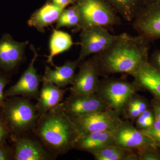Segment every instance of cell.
Wrapping results in <instances>:
<instances>
[{
  "instance_id": "cell-11",
  "label": "cell",
  "mask_w": 160,
  "mask_h": 160,
  "mask_svg": "<svg viewBox=\"0 0 160 160\" xmlns=\"http://www.w3.org/2000/svg\"><path fill=\"white\" fill-rule=\"evenodd\" d=\"M132 24L138 35L149 42L160 39V2L145 6Z\"/></svg>"
},
{
  "instance_id": "cell-23",
  "label": "cell",
  "mask_w": 160,
  "mask_h": 160,
  "mask_svg": "<svg viewBox=\"0 0 160 160\" xmlns=\"http://www.w3.org/2000/svg\"><path fill=\"white\" fill-rule=\"evenodd\" d=\"M80 23L79 11L75 3L62 11L57 21V29L63 27H76L78 29Z\"/></svg>"
},
{
  "instance_id": "cell-33",
  "label": "cell",
  "mask_w": 160,
  "mask_h": 160,
  "mask_svg": "<svg viewBox=\"0 0 160 160\" xmlns=\"http://www.w3.org/2000/svg\"><path fill=\"white\" fill-rule=\"evenodd\" d=\"M149 62L152 66L160 70V49H157L152 52Z\"/></svg>"
},
{
  "instance_id": "cell-10",
  "label": "cell",
  "mask_w": 160,
  "mask_h": 160,
  "mask_svg": "<svg viewBox=\"0 0 160 160\" xmlns=\"http://www.w3.org/2000/svg\"><path fill=\"white\" fill-rule=\"evenodd\" d=\"M63 109L71 118L80 117L109 109L96 94H70L62 102Z\"/></svg>"
},
{
  "instance_id": "cell-31",
  "label": "cell",
  "mask_w": 160,
  "mask_h": 160,
  "mask_svg": "<svg viewBox=\"0 0 160 160\" xmlns=\"http://www.w3.org/2000/svg\"><path fill=\"white\" fill-rule=\"evenodd\" d=\"M10 138V133L6 124L0 117V145L7 144V140Z\"/></svg>"
},
{
  "instance_id": "cell-20",
  "label": "cell",
  "mask_w": 160,
  "mask_h": 160,
  "mask_svg": "<svg viewBox=\"0 0 160 160\" xmlns=\"http://www.w3.org/2000/svg\"><path fill=\"white\" fill-rule=\"evenodd\" d=\"M113 11L129 22L132 21L146 6L145 0H104Z\"/></svg>"
},
{
  "instance_id": "cell-15",
  "label": "cell",
  "mask_w": 160,
  "mask_h": 160,
  "mask_svg": "<svg viewBox=\"0 0 160 160\" xmlns=\"http://www.w3.org/2000/svg\"><path fill=\"white\" fill-rule=\"evenodd\" d=\"M133 82L141 89L147 90L153 98L160 99V70L149 61L144 63L132 73Z\"/></svg>"
},
{
  "instance_id": "cell-9",
  "label": "cell",
  "mask_w": 160,
  "mask_h": 160,
  "mask_svg": "<svg viewBox=\"0 0 160 160\" xmlns=\"http://www.w3.org/2000/svg\"><path fill=\"white\" fill-rule=\"evenodd\" d=\"M30 47L33 52V57L29 66L24 72L18 81L5 91L6 98L18 96L33 98L37 99L38 98L40 82L42 78L38 74L37 69L34 67V64L38 55L34 46L31 45Z\"/></svg>"
},
{
  "instance_id": "cell-28",
  "label": "cell",
  "mask_w": 160,
  "mask_h": 160,
  "mask_svg": "<svg viewBox=\"0 0 160 160\" xmlns=\"http://www.w3.org/2000/svg\"><path fill=\"white\" fill-rule=\"evenodd\" d=\"M9 82V79L7 76L0 71V109L2 107L6 98L5 95V89Z\"/></svg>"
},
{
  "instance_id": "cell-16",
  "label": "cell",
  "mask_w": 160,
  "mask_h": 160,
  "mask_svg": "<svg viewBox=\"0 0 160 160\" xmlns=\"http://www.w3.org/2000/svg\"><path fill=\"white\" fill-rule=\"evenodd\" d=\"M35 105L38 118L60 105L63 101L66 89L58 87L53 83L43 81Z\"/></svg>"
},
{
  "instance_id": "cell-2",
  "label": "cell",
  "mask_w": 160,
  "mask_h": 160,
  "mask_svg": "<svg viewBox=\"0 0 160 160\" xmlns=\"http://www.w3.org/2000/svg\"><path fill=\"white\" fill-rule=\"evenodd\" d=\"M32 131L56 156L73 149L75 142L80 136L76 126L64 111L62 103L39 117Z\"/></svg>"
},
{
  "instance_id": "cell-17",
  "label": "cell",
  "mask_w": 160,
  "mask_h": 160,
  "mask_svg": "<svg viewBox=\"0 0 160 160\" xmlns=\"http://www.w3.org/2000/svg\"><path fill=\"white\" fill-rule=\"evenodd\" d=\"M80 62L78 59L68 61L59 67L55 66L54 69L46 66L42 80L53 83L61 88L71 85L75 76L77 68Z\"/></svg>"
},
{
  "instance_id": "cell-4",
  "label": "cell",
  "mask_w": 160,
  "mask_h": 160,
  "mask_svg": "<svg viewBox=\"0 0 160 160\" xmlns=\"http://www.w3.org/2000/svg\"><path fill=\"white\" fill-rule=\"evenodd\" d=\"M79 11L78 29L93 26L106 28L121 24V18L104 0H76Z\"/></svg>"
},
{
  "instance_id": "cell-5",
  "label": "cell",
  "mask_w": 160,
  "mask_h": 160,
  "mask_svg": "<svg viewBox=\"0 0 160 160\" xmlns=\"http://www.w3.org/2000/svg\"><path fill=\"white\" fill-rule=\"evenodd\" d=\"M141 89L134 82L121 80L106 79L100 82L96 94L109 109L124 114L136 92Z\"/></svg>"
},
{
  "instance_id": "cell-36",
  "label": "cell",
  "mask_w": 160,
  "mask_h": 160,
  "mask_svg": "<svg viewBox=\"0 0 160 160\" xmlns=\"http://www.w3.org/2000/svg\"><path fill=\"white\" fill-rule=\"evenodd\" d=\"M146 2V5H151L158 2H160V0H145Z\"/></svg>"
},
{
  "instance_id": "cell-27",
  "label": "cell",
  "mask_w": 160,
  "mask_h": 160,
  "mask_svg": "<svg viewBox=\"0 0 160 160\" xmlns=\"http://www.w3.org/2000/svg\"><path fill=\"white\" fill-rule=\"evenodd\" d=\"M136 94L132 98L131 102L141 114L150 107V104L146 98Z\"/></svg>"
},
{
  "instance_id": "cell-25",
  "label": "cell",
  "mask_w": 160,
  "mask_h": 160,
  "mask_svg": "<svg viewBox=\"0 0 160 160\" xmlns=\"http://www.w3.org/2000/svg\"><path fill=\"white\" fill-rule=\"evenodd\" d=\"M140 160H160V149L155 146H149L137 149Z\"/></svg>"
},
{
  "instance_id": "cell-26",
  "label": "cell",
  "mask_w": 160,
  "mask_h": 160,
  "mask_svg": "<svg viewBox=\"0 0 160 160\" xmlns=\"http://www.w3.org/2000/svg\"><path fill=\"white\" fill-rule=\"evenodd\" d=\"M141 130L153 141L156 147L160 149V121L156 119L153 125L146 129Z\"/></svg>"
},
{
  "instance_id": "cell-14",
  "label": "cell",
  "mask_w": 160,
  "mask_h": 160,
  "mask_svg": "<svg viewBox=\"0 0 160 160\" xmlns=\"http://www.w3.org/2000/svg\"><path fill=\"white\" fill-rule=\"evenodd\" d=\"M28 43L18 42L10 34H3L0 39V69L10 72L16 69L22 61Z\"/></svg>"
},
{
  "instance_id": "cell-12",
  "label": "cell",
  "mask_w": 160,
  "mask_h": 160,
  "mask_svg": "<svg viewBox=\"0 0 160 160\" xmlns=\"http://www.w3.org/2000/svg\"><path fill=\"white\" fill-rule=\"evenodd\" d=\"M115 144L123 149L133 150L149 146H155L149 137L135 127L130 122L122 121L112 132Z\"/></svg>"
},
{
  "instance_id": "cell-24",
  "label": "cell",
  "mask_w": 160,
  "mask_h": 160,
  "mask_svg": "<svg viewBox=\"0 0 160 160\" xmlns=\"http://www.w3.org/2000/svg\"><path fill=\"white\" fill-rule=\"evenodd\" d=\"M155 120L154 112L150 106L136 119V128L139 130L148 129L153 125Z\"/></svg>"
},
{
  "instance_id": "cell-3",
  "label": "cell",
  "mask_w": 160,
  "mask_h": 160,
  "mask_svg": "<svg viewBox=\"0 0 160 160\" xmlns=\"http://www.w3.org/2000/svg\"><path fill=\"white\" fill-rule=\"evenodd\" d=\"M0 117L12 140L33 130L38 118L35 105L25 97L7 98L0 109Z\"/></svg>"
},
{
  "instance_id": "cell-34",
  "label": "cell",
  "mask_w": 160,
  "mask_h": 160,
  "mask_svg": "<svg viewBox=\"0 0 160 160\" xmlns=\"http://www.w3.org/2000/svg\"><path fill=\"white\" fill-rule=\"evenodd\" d=\"M51 2L55 6L64 9L67 6L75 4L76 0H51Z\"/></svg>"
},
{
  "instance_id": "cell-8",
  "label": "cell",
  "mask_w": 160,
  "mask_h": 160,
  "mask_svg": "<svg viewBox=\"0 0 160 160\" xmlns=\"http://www.w3.org/2000/svg\"><path fill=\"white\" fill-rule=\"evenodd\" d=\"M78 72L76 74L73 83L70 88L71 94H89L96 93L101 75L97 61L93 57L79 65Z\"/></svg>"
},
{
  "instance_id": "cell-1",
  "label": "cell",
  "mask_w": 160,
  "mask_h": 160,
  "mask_svg": "<svg viewBox=\"0 0 160 160\" xmlns=\"http://www.w3.org/2000/svg\"><path fill=\"white\" fill-rule=\"evenodd\" d=\"M149 43L138 35L133 36L124 32L116 35L107 49L94 56L101 75L116 73L132 75L141 65L149 61Z\"/></svg>"
},
{
  "instance_id": "cell-18",
  "label": "cell",
  "mask_w": 160,
  "mask_h": 160,
  "mask_svg": "<svg viewBox=\"0 0 160 160\" xmlns=\"http://www.w3.org/2000/svg\"><path fill=\"white\" fill-rule=\"evenodd\" d=\"M115 144L112 132H98L80 136L75 142L73 149L90 153L105 146Z\"/></svg>"
},
{
  "instance_id": "cell-35",
  "label": "cell",
  "mask_w": 160,
  "mask_h": 160,
  "mask_svg": "<svg viewBox=\"0 0 160 160\" xmlns=\"http://www.w3.org/2000/svg\"><path fill=\"white\" fill-rule=\"evenodd\" d=\"M126 160H140L138 154L134 153L133 152L131 151L129 154L127 155Z\"/></svg>"
},
{
  "instance_id": "cell-21",
  "label": "cell",
  "mask_w": 160,
  "mask_h": 160,
  "mask_svg": "<svg viewBox=\"0 0 160 160\" xmlns=\"http://www.w3.org/2000/svg\"><path fill=\"white\" fill-rule=\"evenodd\" d=\"M71 36L65 32L53 29L49 41L50 53L47 57V63L55 66L53 59L55 56L67 51L73 45Z\"/></svg>"
},
{
  "instance_id": "cell-29",
  "label": "cell",
  "mask_w": 160,
  "mask_h": 160,
  "mask_svg": "<svg viewBox=\"0 0 160 160\" xmlns=\"http://www.w3.org/2000/svg\"><path fill=\"white\" fill-rule=\"evenodd\" d=\"M14 160L13 148L7 145H0V160Z\"/></svg>"
},
{
  "instance_id": "cell-13",
  "label": "cell",
  "mask_w": 160,
  "mask_h": 160,
  "mask_svg": "<svg viewBox=\"0 0 160 160\" xmlns=\"http://www.w3.org/2000/svg\"><path fill=\"white\" fill-rule=\"evenodd\" d=\"M14 160H51L57 156L52 153L42 142L25 135L12 140Z\"/></svg>"
},
{
  "instance_id": "cell-30",
  "label": "cell",
  "mask_w": 160,
  "mask_h": 160,
  "mask_svg": "<svg viewBox=\"0 0 160 160\" xmlns=\"http://www.w3.org/2000/svg\"><path fill=\"white\" fill-rule=\"evenodd\" d=\"M124 114H125L126 117L132 120H136L141 113L133 103L131 102V100L126 107Z\"/></svg>"
},
{
  "instance_id": "cell-22",
  "label": "cell",
  "mask_w": 160,
  "mask_h": 160,
  "mask_svg": "<svg viewBox=\"0 0 160 160\" xmlns=\"http://www.w3.org/2000/svg\"><path fill=\"white\" fill-rule=\"evenodd\" d=\"M131 151L132 150L123 149L115 144L105 146L90 153L96 160H126Z\"/></svg>"
},
{
  "instance_id": "cell-32",
  "label": "cell",
  "mask_w": 160,
  "mask_h": 160,
  "mask_svg": "<svg viewBox=\"0 0 160 160\" xmlns=\"http://www.w3.org/2000/svg\"><path fill=\"white\" fill-rule=\"evenodd\" d=\"M156 119L160 121V99L153 98L150 102Z\"/></svg>"
},
{
  "instance_id": "cell-6",
  "label": "cell",
  "mask_w": 160,
  "mask_h": 160,
  "mask_svg": "<svg viewBox=\"0 0 160 160\" xmlns=\"http://www.w3.org/2000/svg\"><path fill=\"white\" fill-rule=\"evenodd\" d=\"M121 113L108 109L92 114L77 118H70L80 136L92 132L114 131L122 120Z\"/></svg>"
},
{
  "instance_id": "cell-19",
  "label": "cell",
  "mask_w": 160,
  "mask_h": 160,
  "mask_svg": "<svg viewBox=\"0 0 160 160\" xmlns=\"http://www.w3.org/2000/svg\"><path fill=\"white\" fill-rule=\"evenodd\" d=\"M64 9L55 6L51 1H48L32 15L28 25L43 32L46 27L57 21Z\"/></svg>"
},
{
  "instance_id": "cell-7",
  "label": "cell",
  "mask_w": 160,
  "mask_h": 160,
  "mask_svg": "<svg viewBox=\"0 0 160 160\" xmlns=\"http://www.w3.org/2000/svg\"><path fill=\"white\" fill-rule=\"evenodd\" d=\"M81 48L78 59L80 62L92 54H97L107 49L114 41L116 35L110 34L106 28L93 26L81 29Z\"/></svg>"
}]
</instances>
